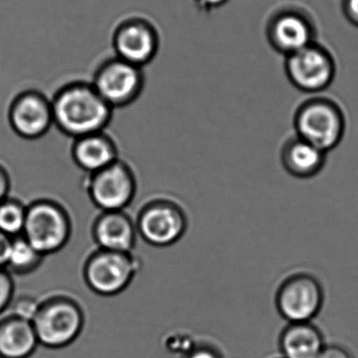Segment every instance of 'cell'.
<instances>
[{"instance_id":"6da1fadb","label":"cell","mask_w":358,"mask_h":358,"mask_svg":"<svg viewBox=\"0 0 358 358\" xmlns=\"http://www.w3.org/2000/svg\"><path fill=\"white\" fill-rule=\"evenodd\" d=\"M51 101L54 125L73 139L106 131L114 115V108L87 81L62 85Z\"/></svg>"},{"instance_id":"7a4b0ae2","label":"cell","mask_w":358,"mask_h":358,"mask_svg":"<svg viewBox=\"0 0 358 358\" xmlns=\"http://www.w3.org/2000/svg\"><path fill=\"white\" fill-rule=\"evenodd\" d=\"M80 303L69 295H51L41 301L32 324L39 345L48 349H62L72 345L85 327Z\"/></svg>"},{"instance_id":"3957f363","label":"cell","mask_w":358,"mask_h":358,"mask_svg":"<svg viewBox=\"0 0 358 358\" xmlns=\"http://www.w3.org/2000/svg\"><path fill=\"white\" fill-rule=\"evenodd\" d=\"M22 236L41 255H54L64 249L70 241L72 220L60 203L39 199L27 206Z\"/></svg>"},{"instance_id":"277c9868","label":"cell","mask_w":358,"mask_h":358,"mask_svg":"<svg viewBox=\"0 0 358 358\" xmlns=\"http://www.w3.org/2000/svg\"><path fill=\"white\" fill-rule=\"evenodd\" d=\"M140 269V261L133 252L97 249L83 266L87 286L100 296H115L133 282Z\"/></svg>"},{"instance_id":"5b68a950","label":"cell","mask_w":358,"mask_h":358,"mask_svg":"<svg viewBox=\"0 0 358 358\" xmlns=\"http://www.w3.org/2000/svg\"><path fill=\"white\" fill-rule=\"evenodd\" d=\"M91 83L104 101L115 110L137 101L145 85V75L143 69L114 55L98 66Z\"/></svg>"},{"instance_id":"8992f818","label":"cell","mask_w":358,"mask_h":358,"mask_svg":"<svg viewBox=\"0 0 358 358\" xmlns=\"http://www.w3.org/2000/svg\"><path fill=\"white\" fill-rule=\"evenodd\" d=\"M345 125L343 113L329 100L306 102L295 116L297 137L326 154L341 143Z\"/></svg>"},{"instance_id":"52a82bcc","label":"cell","mask_w":358,"mask_h":358,"mask_svg":"<svg viewBox=\"0 0 358 358\" xmlns=\"http://www.w3.org/2000/svg\"><path fill=\"white\" fill-rule=\"evenodd\" d=\"M324 301L322 282L307 272L291 274L275 293L276 310L288 322H312L322 311Z\"/></svg>"},{"instance_id":"ba28073f","label":"cell","mask_w":358,"mask_h":358,"mask_svg":"<svg viewBox=\"0 0 358 358\" xmlns=\"http://www.w3.org/2000/svg\"><path fill=\"white\" fill-rule=\"evenodd\" d=\"M85 187L92 203L100 210L124 211L135 198L137 181L131 167L118 159L89 175Z\"/></svg>"},{"instance_id":"9c48e42d","label":"cell","mask_w":358,"mask_h":358,"mask_svg":"<svg viewBox=\"0 0 358 358\" xmlns=\"http://www.w3.org/2000/svg\"><path fill=\"white\" fill-rule=\"evenodd\" d=\"M138 236L150 246H171L181 240L187 229V217L177 203L157 199L146 203L135 222Z\"/></svg>"},{"instance_id":"30bf717a","label":"cell","mask_w":358,"mask_h":358,"mask_svg":"<svg viewBox=\"0 0 358 358\" xmlns=\"http://www.w3.org/2000/svg\"><path fill=\"white\" fill-rule=\"evenodd\" d=\"M112 45L115 56L143 69L158 54L160 34L148 18L129 16L115 27Z\"/></svg>"},{"instance_id":"8fae6325","label":"cell","mask_w":358,"mask_h":358,"mask_svg":"<svg viewBox=\"0 0 358 358\" xmlns=\"http://www.w3.org/2000/svg\"><path fill=\"white\" fill-rule=\"evenodd\" d=\"M286 73L297 89L318 93L326 90L334 78V60L326 50L311 43L287 56Z\"/></svg>"},{"instance_id":"7c38bea8","label":"cell","mask_w":358,"mask_h":358,"mask_svg":"<svg viewBox=\"0 0 358 358\" xmlns=\"http://www.w3.org/2000/svg\"><path fill=\"white\" fill-rule=\"evenodd\" d=\"M8 118L16 135L26 140L39 139L54 125L51 99L37 90L20 92L10 106Z\"/></svg>"},{"instance_id":"4fadbf2b","label":"cell","mask_w":358,"mask_h":358,"mask_svg":"<svg viewBox=\"0 0 358 358\" xmlns=\"http://www.w3.org/2000/svg\"><path fill=\"white\" fill-rule=\"evenodd\" d=\"M92 236L98 249L134 252L137 228L125 211H101L94 221Z\"/></svg>"},{"instance_id":"5bb4252c","label":"cell","mask_w":358,"mask_h":358,"mask_svg":"<svg viewBox=\"0 0 358 358\" xmlns=\"http://www.w3.org/2000/svg\"><path fill=\"white\" fill-rule=\"evenodd\" d=\"M268 37L276 51L288 56L313 43V28L305 16L282 12L270 22Z\"/></svg>"},{"instance_id":"9a60e30c","label":"cell","mask_w":358,"mask_h":358,"mask_svg":"<svg viewBox=\"0 0 358 358\" xmlns=\"http://www.w3.org/2000/svg\"><path fill=\"white\" fill-rule=\"evenodd\" d=\"M71 154L77 166L89 175L120 159L116 142L106 131L74 139Z\"/></svg>"},{"instance_id":"2e32d148","label":"cell","mask_w":358,"mask_h":358,"mask_svg":"<svg viewBox=\"0 0 358 358\" xmlns=\"http://www.w3.org/2000/svg\"><path fill=\"white\" fill-rule=\"evenodd\" d=\"M324 345V334L312 322H288L278 338L282 358H317Z\"/></svg>"},{"instance_id":"e0dca14e","label":"cell","mask_w":358,"mask_h":358,"mask_svg":"<svg viewBox=\"0 0 358 358\" xmlns=\"http://www.w3.org/2000/svg\"><path fill=\"white\" fill-rule=\"evenodd\" d=\"M38 345L31 320L13 314L0 320V358H30Z\"/></svg>"},{"instance_id":"ac0fdd59","label":"cell","mask_w":358,"mask_h":358,"mask_svg":"<svg viewBox=\"0 0 358 358\" xmlns=\"http://www.w3.org/2000/svg\"><path fill=\"white\" fill-rule=\"evenodd\" d=\"M280 160L289 175L297 179H311L324 169L326 152L296 137L285 144Z\"/></svg>"},{"instance_id":"d6986e66","label":"cell","mask_w":358,"mask_h":358,"mask_svg":"<svg viewBox=\"0 0 358 358\" xmlns=\"http://www.w3.org/2000/svg\"><path fill=\"white\" fill-rule=\"evenodd\" d=\"M45 255H41L24 236L12 238L11 249L6 269L11 274L27 275L36 271L43 264Z\"/></svg>"},{"instance_id":"ffe728a7","label":"cell","mask_w":358,"mask_h":358,"mask_svg":"<svg viewBox=\"0 0 358 358\" xmlns=\"http://www.w3.org/2000/svg\"><path fill=\"white\" fill-rule=\"evenodd\" d=\"M27 205L8 198L0 203V231L10 238L22 236L26 223Z\"/></svg>"},{"instance_id":"44dd1931","label":"cell","mask_w":358,"mask_h":358,"mask_svg":"<svg viewBox=\"0 0 358 358\" xmlns=\"http://www.w3.org/2000/svg\"><path fill=\"white\" fill-rule=\"evenodd\" d=\"M15 285L7 269H0V315L9 309L13 301Z\"/></svg>"},{"instance_id":"7402d4cb","label":"cell","mask_w":358,"mask_h":358,"mask_svg":"<svg viewBox=\"0 0 358 358\" xmlns=\"http://www.w3.org/2000/svg\"><path fill=\"white\" fill-rule=\"evenodd\" d=\"M41 301L32 296H22L12 301V313L18 317L32 322L38 310Z\"/></svg>"},{"instance_id":"603a6c76","label":"cell","mask_w":358,"mask_h":358,"mask_svg":"<svg viewBox=\"0 0 358 358\" xmlns=\"http://www.w3.org/2000/svg\"><path fill=\"white\" fill-rule=\"evenodd\" d=\"M185 358H224L213 345H198L190 348Z\"/></svg>"},{"instance_id":"cb8c5ba5","label":"cell","mask_w":358,"mask_h":358,"mask_svg":"<svg viewBox=\"0 0 358 358\" xmlns=\"http://www.w3.org/2000/svg\"><path fill=\"white\" fill-rule=\"evenodd\" d=\"M317 358H353L350 351L338 345H324Z\"/></svg>"},{"instance_id":"d4e9b609","label":"cell","mask_w":358,"mask_h":358,"mask_svg":"<svg viewBox=\"0 0 358 358\" xmlns=\"http://www.w3.org/2000/svg\"><path fill=\"white\" fill-rule=\"evenodd\" d=\"M12 238L0 231V269H6L11 249Z\"/></svg>"},{"instance_id":"484cf974","label":"cell","mask_w":358,"mask_h":358,"mask_svg":"<svg viewBox=\"0 0 358 358\" xmlns=\"http://www.w3.org/2000/svg\"><path fill=\"white\" fill-rule=\"evenodd\" d=\"M11 181L10 176L3 165H0V203H3L6 199L9 198Z\"/></svg>"},{"instance_id":"4316f807","label":"cell","mask_w":358,"mask_h":358,"mask_svg":"<svg viewBox=\"0 0 358 358\" xmlns=\"http://www.w3.org/2000/svg\"><path fill=\"white\" fill-rule=\"evenodd\" d=\"M343 11L351 24L358 27V0H345Z\"/></svg>"},{"instance_id":"83f0119b","label":"cell","mask_w":358,"mask_h":358,"mask_svg":"<svg viewBox=\"0 0 358 358\" xmlns=\"http://www.w3.org/2000/svg\"><path fill=\"white\" fill-rule=\"evenodd\" d=\"M228 0H194L196 7L204 12H211L225 5Z\"/></svg>"},{"instance_id":"f1b7e54d","label":"cell","mask_w":358,"mask_h":358,"mask_svg":"<svg viewBox=\"0 0 358 358\" xmlns=\"http://www.w3.org/2000/svg\"><path fill=\"white\" fill-rule=\"evenodd\" d=\"M280 358H282V357H280Z\"/></svg>"}]
</instances>
